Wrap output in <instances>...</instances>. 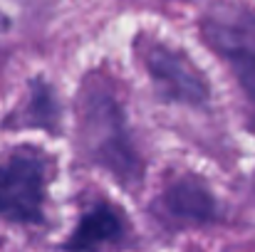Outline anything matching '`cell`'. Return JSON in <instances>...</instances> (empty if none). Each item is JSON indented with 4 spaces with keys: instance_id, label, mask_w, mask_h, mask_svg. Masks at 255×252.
<instances>
[{
    "instance_id": "cell-4",
    "label": "cell",
    "mask_w": 255,
    "mask_h": 252,
    "mask_svg": "<svg viewBox=\"0 0 255 252\" xmlns=\"http://www.w3.org/2000/svg\"><path fill=\"white\" fill-rule=\"evenodd\" d=\"M149 77L156 91L178 104H203L208 99V84L201 72L181 55L164 45H151L144 55Z\"/></svg>"
},
{
    "instance_id": "cell-3",
    "label": "cell",
    "mask_w": 255,
    "mask_h": 252,
    "mask_svg": "<svg viewBox=\"0 0 255 252\" xmlns=\"http://www.w3.org/2000/svg\"><path fill=\"white\" fill-rule=\"evenodd\" d=\"M45 200V164L37 151H15L0 161V218L40 223Z\"/></svg>"
},
{
    "instance_id": "cell-2",
    "label": "cell",
    "mask_w": 255,
    "mask_h": 252,
    "mask_svg": "<svg viewBox=\"0 0 255 252\" xmlns=\"http://www.w3.org/2000/svg\"><path fill=\"white\" fill-rule=\"evenodd\" d=\"M211 47L233 67L255 106V12L238 5H218L203 20Z\"/></svg>"
},
{
    "instance_id": "cell-5",
    "label": "cell",
    "mask_w": 255,
    "mask_h": 252,
    "mask_svg": "<svg viewBox=\"0 0 255 252\" xmlns=\"http://www.w3.org/2000/svg\"><path fill=\"white\" fill-rule=\"evenodd\" d=\"M122 235H124V223L119 218V210L107 205V203H97L82 215V220L75 228L72 238L67 240L65 250L99 252L114 243H119Z\"/></svg>"
},
{
    "instance_id": "cell-6",
    "label": "cell",
    "mask_w": 255,
    "mask_h": 252,
    "mask_svg": "<svg viewBox=\"0 0 255 252\" xmlns=\"http://www.w3.org/2000/svg\"><path fill=\"white\" fill-rule=\"evenodd\" d=\"M164 203H166V210L178 220L208 223L216 218V200L198 180H191V178H181L173 185H169Z\"/></svg>"
},
{
    "instance_id": "cell-1",
    "label": "cell",
    "mask_w": 255,
    "mask_h": 252,
    "mask_svg": "<svg viewBox=\"0 0 255 252\" xmlns=\"http://www.w3.org/2000/svg\"><path fill=\"white\" fill-rule=\"evenodd\" d=\"M82 139L89 156L112 170L119 180H139V159L124 129L122 109L112 91L102 84H92L82 96Z\"/></svg>"
}]
</instances>
